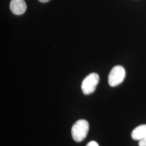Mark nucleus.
Returning a JSON list of instances; mask_svg holds the SVG:
<instances>
[{"label": "nucleus", "mask_w": 146, "mask_h": 146, "mask_svg": "<svg viewBox=\"0 0 146 146\" xmlns=\"http://www.w3.org/2000/svg\"><path fill=\"white\" fill-rule=\"evenodd\" d=\"M99 81V76L98 74L93 73L89 74L82 81L81 89L83 93L88 95L93 93Z\"/></svg>", "instance_id": "obj_2"}, {"label": "nucleus", "mask_w": 146, "mask_h": 146, "mask_svg": "<svg viewBox=\"0 0 146 146\" xmlns=\"http://www.w3.org/2000/svg\"><path fill=\"white\" fill-rule=\"evenodd\" d=\"M38 1H40V2H43V3H45V2H48V1H50V0H38Z\"/></svg>", "instance_id": "obj_8"}, {"label": "nucleus", "mask_w": 146, "mask_h": 146, "mask_svg": "<svg viewBox=\"0 0 146 146\" xmlns=\"http://www.w3.org/2000/svg\"><path fill=\"white\" fill-rule=\"evenodd\" d=\"M131 136L135 140H141L146 136V125H139L132 131Z\"/></svg>", "instance_id": "obj_5"}, {"label": "nucleus", "mask_w": 146, "mask_h": 146, "mask_svg": "<svg viewBox=\"0 0 146 146\" xmlns=\"http://www.w3.org/2000/svg\"><path fill=\"white\" fill-rule=\"evenodd\" d=\"M125 72L121 66H116L111 70L108 76V83L110 86L115 87L121 84L125 78Z\"/></svg>", "instance_id": "obj_3"}, {"label": "nucleus", "mask_w": 146, "mask_h": 146, "mask_svg": "<svg viewBox=\"0 0 146 146\" xmlns=\"http://www.w3.org/2000/svg\"><path fill=\"white\" fill-rule=\"evenodd\" d=\"M86 146H99V144L94 141H92L90 142H89V143H87V145H86Z\"/></svg>", "instance_id": "obj_7"}, {"label": "nucleus", "mask_w": 146, "mask_h": 146, "mask_svg": "<svg viewBox=\"0 0 146 146\" xmlns=\"http://www.w3.org/2000/svg\"><path fill=\"white\" fill-rule=\"evenodd\" d=\"M10 9L13 14L20 15L26 11V3L25 0H11Z\"/></svg>", "instance_id": "obj_4"}, {"label": "nucleus", "mask_w": 146, "mask_h": 146, "mask_svg": "<svg viewBox=\"0 0 146 146\" xmlns=\"http://www.w3.org/2000/svg\"><path fill=\"white\" fill-rule=\"evenodd\" d=\"M89 123L86 120L77 121L72 128V135L76 142L84 140L87 135L89 131Z\"/></svg>", "instance_id": "obj_1"}, {"label": "nucleus", "mask_w": 146, "mask_h": 146, "mask_svg": "<svg viewBox=\"0 0 146 146\" xmlns=\"http://www.w3.org/2000/svg\"><path fill=\"white\" fill-rule=\"evenodd\" d=\"M139 146H146V136L141 140H140L139 142Z\"/></svg>", "instance_id": "obj_6"}]
</instances>
